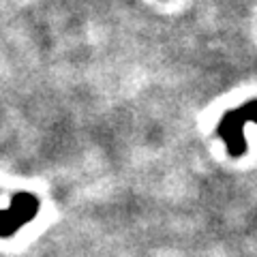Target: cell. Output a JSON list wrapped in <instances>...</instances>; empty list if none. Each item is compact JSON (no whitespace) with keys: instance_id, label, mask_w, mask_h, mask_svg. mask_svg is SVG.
<instances>
[{"instance_id":"1","label":"cell","mask_w":257,"mask_h":257,"mask_svg":"<svg viewBox=\"0 0 257 257\" xmlns=\"http://www.w3.org/2000/svg\"><path fill=\"white\" fill-rule=\"evenodd\" d=\"M257 124V99L246 101L242 107H236L227 111L219 122V135L227 146L229 157H242L246 152V140H244V126Z\"/></svg>"},{"instance_id":"2","label":"cell","mask_w":257,"mask_h":257,"mask_svg":"<svg viewBox=\"0 0 257 257\" xmlns=\"http://www.w3.org/2000/svg\"><path fill=\"white\" fill-rule=\"evenodd\" d=\"M39 199L32 193H18L11 197L9 208L0 210V238H11L39 214Z\"/></svg>"}]
</instances>
